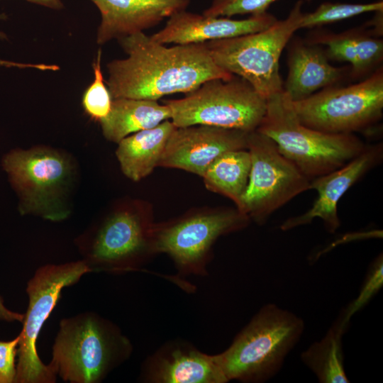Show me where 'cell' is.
Listing matches in <instances>:
<instances>
[{
    "label": "cell",
    "instance_id": "30bf717a",
    "mask_svg": "<svg viewBox=\"0 0 383 383\" xmlns=\"http://www.w3.org/2000/svg\"><path fill=\"white\" fill-rule=\"evenodd\" d=\"M292 104L299 121L311 128L330 133L363 131L382 116L383 67L358 83L328 87Z\"/></svg>",
    "mask_w": 383,
    "mask_h": 383
},
{
    "label": "cell",
    "instance_id": "e0dca14e",
    "mask_svg": "<svg viewBox=\"0 0 383 383\" xmlns=\"http://www.w3.org/2000/svg\"><path fill=\"white\" fill-rule=\"evenodd\" d=\"M101 13L96 43L129 36L154 27L183 10L190 0H90Z\"/></svg>",
    "mask_w": 383,
    "mask_h": 383
},
{
    "label": "cell",
    "instance_id": "ac0fdd59",
    "mask_svg": "<svg viewBox=\"0 0 383 383\" xmlns=\"http://www.w3.org/2000/svg\"><path fill=\"white\" fill-rule=\"evenodd\" d=\"M288 74L284 91L293 102L303 100L318 90L335 86L350 72V66L338 67L329 62L321 45L296 38L290 42Z\"/></svg>",
    "mask_w": 383,
    "mask_h": 383
},
{
    "label": "cell",
    "instance_id": "52a82bcc",
    "mask_svg": "<svg viewBox=\"0 0 383 383\" xmlns=\"http://www.w3.org/2000/svg\"><path fill=\"white\" fill-rule=\"evenodd\" d=\"M302 6L303 1H297L286 18L277 19L264 30L206 43L213 62L246 80L266 99L282 92L279 59L294 33L300 29Z\"/></svg>",
    "mask_w": 383,
    "mask_h": 383
},
{
    "label": "cell",
    "instance_id": "9c48e42d",
    "mask_svg": "<svg viewBox=\"0 0 383 383\" xmlns=\"http://www.w3.org/2000/svg\"><path fill=\"white\" fill-rule=\"evenodd\" d=\"M91 272L80 260L38 267L28 280L26 292L28 305L19 333L15 383H55L56 374L38 353L37 340L43 326L61 297L64 288L77 283Z\"/></svg>",
    "mask_w": 383,
    "mask_h": 383
},
{
    "label": "cell",
    "instance_id": "cb8c5ba5",
    "mask_svg": "<svg viewBox=\"0 0 383 383\" xmlns=\"http://www.w3.org/2000/svg\"><path fill=\"white\" fill-rule=\"evenodd\" d=\"M382 11V0L366 4L326 1L320 4L313 11L303 13L300 28L321 27L365 13Z\"/></svg>",
    "mask_w": 383,
    "mask_h": 383
},
{
    "label": "cell",
    "instance_id": "ba28073f",
    "mask_svg": "<svg viewBox=\"0 0 383 383\" xmlns=\"http://www.w3.org/2000/svg\"><path fill=\"white\" fill-rule=\"evenodd\" d=\"M176 127L206 125L252 132L267 110V99L234 75L206 81L183 98L164 101Z\"/></svg>",
    "mask_w": 383,
    "mask_h": 383
},
{
    "label": "cell",
    "instance_id": "5bb4252c",
    "mask_svg": "<svg viewBox=\"0 0 383 383\" xmlns=\"http://www.w3.org/2000/svg\"><path fill=\"white\" fill-rule=\"evenodd\" d=\"M382 157V145L366 146L355 157L343 167L310 181V189L316 190L317 199L311 208L301 215L292 217L280 226L288 231L321 219L329 233L340 226L338 203L344 194L365 173L376 165Z\"/></svg>",
    "mask_w": 383,
    "mask_h": 383
},
{
    "label": "cell",
    "instance_id": "4dcf8cb0",
    "mask_svg": "<svg viewBox=\"0 0 383 383\" xmlns=\"http://www.w3.org/2000/svg\"><path fill=\"white\" fill-rule=\"evenodd\" d=\"M1 1V0H0ZM30 3L45 6L52 9L60 10L63 9L64 5L61 0H26Z\"/></svg>",
    "mask_w": 383,
    "mask_h": 383
},
{
    "label": "cell",
    "instance_id": "6da1fadb",
    "mask_svg": "<svg viewBox=\"0 0 383 383\" xmlns=\"http://www.w3.org/2000/svg\"><path fill=\"white\" fill-rule=\"evenodd\" d=\"M128 57L107 65L111 98L157 101L187 94L207 80L234 75L218 67L205 43L166 47L143 32L117 40Z\"/></svg>",
    "mask_w": 383,
    "mask_h": 383
},
{
    "label": "cell",
    "instance_id": "9a60e30c",
    "mask_svg": "<svg viewBox=\"0 0 383 383\" xmlns=\"http://www.w3.org/2000/svg\"><path fill=\"white\" fill-rule=\"evenodd\" d=\"M140 379L150 383H226L228 380L214 355L185 341L161 346L143 362Z\"/></svg>",
    "mask_w": 383,
    "mask_h": 383
},
{
    "label": "cell",
    "instance_id": "4fadbf2b",
    "mask_svg": "<svg viewBox=\"0 0 383 383\" xmlns=\"http://www.w3.org/2000/svg\"><path fill=\"white\" fill-rule=\"evenodd\" d=\"M250 132L194 125L176 127L166 143L158 166L204 175L210 165L228 151L248 148Z\"/></svg>",
    "mask_w": 383,
    "mask_h": 383
},
{
    "label": "cell",
    "instance_id": "83f0119b",
    "mask_svg": "<svg viewBox=\"0 0 383 383\" xmlns=\"http://www.w3.org/2000/svg\"><path fill=\"white\" fill-rule=\"evenodd\" d=\"M19 339L18 334L13 340H0V383H15Z\"/></svg>",
    "mask_w": 383,
    "mask_h": 383
},
{
    "label": "cell",
    "instance_id": "2e32d148",
    "mask_svg": "<svg viewBox=\"0 0 383 383\" xmlns=\"http://www.w3.org/2000/svg\"><path fill=\"white\" fill-rule=\"evenodd\" d=\"M276 20L267 12L237 20L231 17L206 16L183 10L169 17L165 27L150 38L162 45L205 43L262 31Z\"/></svg>",
    "mask_w": 383,
    "mask_h": 383
},
{
    "label": "cell",
    "instance_id": "7a4b0ae2",
    "mask_svg": "<svg viewBox=\"0 0 383 383\" xmlns=\"http://www.w3.org/2000/svg\"><path fill=\"white\" fill-rule=\"evenodd\" d=\"M1 167L18 197L21 215L61 222L72 213L79 180L76 158L62 149L38 145L4 155Z\"/></svg>",
    "mask_w": 383,
    "mask_h": 383
},
{
    "label": "cell",
    "instance_id": "1f68e13d",
    "mask_svg": "<svg viewBox=\"0 0 383 383\" xmlns=\"http://www.w3.org/2000/svg\"><path fill=\"white\" fill-rule=\"evenodd\" d=\"M0 38H6L5 34H4L3 33L0 32Z\"/></svg>",
    "mask_w": 383,
    "mask_h": 383
},
{
    "label": "cell",
    "instance_id": "277c9868",
    "mask_svg": "<svg viewBox=\"0 0 383 383\" xmlns=\"http://www.w3.org/2000/svg\"><path fill=\"white\" fill-rule=\"evenodd\" d=\"M304 329L301 318L274 304H267L226 350L214 356L228 381L264 382L282 368Z\"/></svg>",
    "mask_w": 383,
    "mask_h": 383
},
{
    "label": "cell",
    "instance_id": "d4e9b609",
    "mask_svg": "<svg viewBox=\"0 0 383 383\" xmlns=\"http://www.w3.org/2000/svg\"><path fill=\"white\" fill-rule=\"evenodd\" d=\"M101 61V50L99 49L93 62L94 79L84 92L82 101L87 115L98 122L109 113L112 102L109 90L104 83Z\"/></svg>",
    "mask_w": 383,
    "mask_h": 383
},
{
    "label": "cell",
    "instance_id": "7c38bea8",
    "mask_svg": "<svg viewBox=\"0 0 383 383\" xmlns=\"http://www.w3.org/2000/svg\"><path fill=\"white\" fill-rule=\"evenodd\" d=\"M250 218L236 210H211L154 225L155 253L167 254L180 275L207 274L210 251L220 236L245 227Z\"/></svg>",
    "mask_w": 383,
    "mask_h": 383
},
{
    "label": "cell",
    "instance_id": "7402d4cb",
    "mask_svg": "<svg viewBox=\"0 0 383 383\" xmlns=\"http://www.w3.org/2000/svg\"><path fill=\"white\" fill-rule=\"evenodd\" d=\"M250 167L248 149L231 150L216 159L202 177L208 189L229 198L238 206L248 182Z\"/></svg>",
    "mask_w": 383,
    "mask_h": 383
},
{
    "label": "cell",
    "instance_id": "8992f818",
    "mask_svg": "<svg viewBox=\"0 0 383 383\" xmlns=\"http://www.w3.org/2000/svg\"><path fill=\"white\" fill-rule=\"evenodd\" d=\"M154 225L135 202L121 204L78 235L74 243L91 272L143 270L153 249Z\"/></svg>",
    "mask_w": 383,
    "mask_h": 383
},
{
    "label": "cell",
    "instance_id": "d6986e66",
    "mask_svg": "<svg viewBox=\"0 0 383 383\" xmlns=\"http://www.w3.org/2000/svg\"><path fill=\"white\" fill-rule=\"evenodd\" d=\"M309 44L325 45L328 59L350 63V77L365 79L382 66L383 40L363 27L340 33L315 31L304 40Z\"/></svg>",
    "mask_w": 383,
    "mask_h": 383
},
{
    "label": "cell",
    "instance_id": "603a6c76",
    "mask_svg": "<svg viewBox=\"0 0 383 383\" xmlns=\"http://www.w3.org/2000/svg\"><path fill=\"white\" fill-rule=\"evenodd\" d=\"M347 326L339 319L319 341L314 342L301 354L302 362L321 383H348L345 372L342 338Z\"/></svg>",
    "mask_w": 383,
    "mask_h": 383
},
{
    "label": "cell",
    "instance_id": "4316f807",
    "mask_svg": "<svg viewBox=\"0 0 383 383\" xmlns=\"http://www.w3.org/2000/svg\"><path fill=\"white\" fill-rule=\"evenodd\" d=\"M276 0H213L203 14L211 17H231L235 15H259L267 12Z\"/></svg>",
    "mask_w": 383,
    "mask_h": 383
},
{
    "label": "cell",
    "instance_id": "3957f363",
    "mask_svg": "<svg viewBox=\"0 0 383 383\" xmlns=\"http://www.w3.org/2000/svg\"><path fill=\"white\" fill-rule=\"evenodd\" d=\"M133 349L116 324L85 311L60 321L48 365L64 382L100 383L131 357Z\"/></svg>",
    "mask_w": 383,
    "mask_h": 383
},
{
    "label": "cell",
    "instance_id": "484cf974",
    "mask_svg": "<svg viewBox=\"0 0 383 383\" xmlns=\"http://www.w3.org/2000/svg\"><path fill=\"white\" fill-rule=\"evenodd\" d=\"M383 285V259L379 255L372 263L358 296L348 306L338 319L348 327L351 317L362 309Z\"/></svg>",
    "mask_w": 383,
    "mask_h": 383
},
{
    "label": "cell",
    "instance_id": "f1b7e54d",
    "mask_svg": "<svg viewBox=\"0 0 383 383\" xmlns=\"http://www.w3.org/2000/svg\"><path fill=\"white\" fill-rule=\"evenodd\" d=\"M0 66L18 68H35L43 71H57L58 70V66L56 65L22 63L4 60L1 59H0Z\"/></svg>",
    "mask_w": 383,
    "mask_h": 383
},
{
    "label": "cell",
    "instance_id": "f546056e",
    "mask_svg": "<svg viewBox=\"0 0 383 383\" xmlns=\"http://www.w3.org/2000/svg\"><path fill=\"white\" fill-rule=\"evenodd\" d=\"M24 314L9 309L4 304L3 298L0 296V321L6 322H21L23 321Z\"/></svg>",
    "mask_w": 383,
    "mask_h": 383
},
{
    "label": "cell",
    "instance_id": "44dd1931",
    "mask_svg": "<svg viewBox=\"0 0 383 383\" xmlns=\"http://www.w3.org/2000/svg\"><path fill=\"white\" fill-rule=\"evenodd\" d=\"M170 117L169 107L157 101L117 98L112 99L109 113L99 123L104 138L118 143L126 136L153 128Z\"/></svg>",
    "mask_w": 383,
    "mask_h": 383
},
{
    "label": "cell",
    "instance_id": "5b68a950",
    "mask_svg": "<svg viewBox=\"0 0 383 383\" xmlns=\"http://www.w3.org/2000/svg\"><path fill=\"white\" fill-rule=\"evenodd\" d=\"M257 131L272 139L310 181L343 167L366 147L353 133H325L301 123L284 90L267 99Z\"/></svg>",
    "mask_w": 383,
    "mask_h": 383
},
{
    "label": "cell",
    "instance_id": "ffe728a7",
    "mask_svg": "<svg viewBox=\"0 0 383 383\" xmlns=\"http://www.w3.org/2000/svg\"><path fill=\"white\" fill-rule=\"evenodd\" d=\"M175 128L171 121L166 120L119 141L116 155L123 174L134 182L149 175L158 166L168 138Z\"/></svg>",
    "mask_w": 383,
    "mask_h": 383
},
{
    "label": "cell",
    "instance_id": "8fae6325",
    "mask_svg": "<svg viewBox=\"0 0 383 383\" xmlns=\"http://www.w3.org/2000/svg\"><path fill=\"white\" fill-rule=\"evenodd\" d=\"M251 167L237 209L262 223L276 210L305 191L310 180L279 151L274 142L257 130L248 136Z\"/></svg>",
    "mask_w": 383,
    "mask_h": 383
}]
</instances>
